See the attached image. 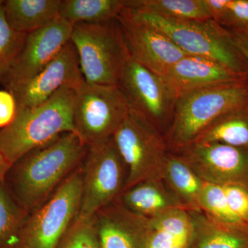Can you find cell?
Instances as JSON below:
<instances>
[{"label":"cell","instance_id":"1","mask_svg":"<svg viewBox=\"0 0 248 248\" xmlns=\"http://www.w3.org/2000/svg\"><path fill=\"white\" fill-rule=\"evenodd\" d=\"M87 151L88 146L73 132L32 150L10 169L11 193L31 213L79 167Z\"/></svg>","mask_w":248,"mask_h":248},{"label":"cell","instance_id":"2","mask_svg":"<svg viewBox=\"0 0 248 248\" xmlns=\"http://www.w3.org/2000/svg\"><path fill=\"white\" fill-rule=\"evenodd\" d=\"M76 91L71 86L62 88L43 104L18 110L14 122L0 130V153L11 166L62 134L76 133Z\"/></svg>","mask_w":248,"mask_h":248},{"label":"cell","instance_id":"3","mask_svg":"<svg viewBox=\"0 0 248 248\" xmlns=\"http://www.w3.org/2000/svg\"><path fill=\"white\" fill-rule=\"evenodd\" d=\"M120 15L155 27L187 55L212 59L238 74L248 76V62L234 46L228 31L213 19H169L125 6Z\"/></svg>","mask_w":248,"mask_h":248},{"label":"cell","instance_id":"4","mask_svg":"<svg viewBox=\"0 0 248 248\" xmlns=\"http://www.w3.org/2000/svg\"><path fill=\"white\" fill-rule=\"evenodd\" d=\"M248 105V78L186 93L176 101L169 143L182 149L193 143L220 116Z\"/></svg>","mask_w":248,"mask_h":248},{"label":"cell","instance_id":"5","mask_svg":"<svg viewBox=\"0 0 248 248\" xmlns=\"http://www.w3.org/2000/svg\"><path fill=\"white\" fill-rule=\"evenodd\" d=\"M71 41L86 82L118 86L130 55L117 18L99 24L73 25Z\"/></svg>","mask_w":248,"mask_h":248},{"label":"cell","instance_id":"6","mask_svg":"<svg viewBox=\"0 0 248 248\" xmlns=\"http://www.w3.org/2000/svg\"><path fill=\"white\" fill-rule=\"evenodd\" d=\"M82 189L80 165L46 202L29 213L19 232L17 248H58L79 215Z\"/></svg>","mask_w":248,"mask_h":248},{"label":"cell","instance_id":"7","mask_svg":"<svg viewBox=\"0 0 248 248\" xmlns=\"http://www.w3.org/2000/svg\"><path fill=\"white\" fill-rule=\"evenodd\" d=\"M112 138L127 169L124 191L147 181L163 180L169 156L166 141L144 116L130 108Z\"/></svg>","mask_w":248,"mask_h":248},{"label":"cell","instance_id":"8","mask_svg":"<svg viewBox=\"0 0 248 248\" xmlns=\"http://www.w3.org/2000/svg\"><path fill=\"white\" fill-rule=\"evenodd\" d=\"M118 86L84 81L77 89L74 107L76 133L87 146L113 136L130 110Z\"/></svg>","mask_w":248,"mask_h":248},{"label":"cell","instance_id":"9","mask_svg":"<svg viewBox=\"0 0 248 248\" xmlns=\"http://www.w3.org/2000/svg\"><path fill=\"white\" fill-rule=\"evenodd\" d=\"M83 164L82 196L78 217L91 218L122 195L126 168L112 137L88 146Z\"/></svg>","mask_w":248,"mask_h":248},{"label":"cell","instance_id":"10","mask_svg":"<svg viewBox=\"0 0 248 248\" xmlns=\"http://www.w3.org/2000/svg\"><path fill=\"white\" fill-rule=\"evenodd\" d=\"M119 87L130 107L156 128L170 125L176 99L164 78L129 57L122 72Z\"/></svg>","mask_w":248,"mask_h":248},{"label":"cell","instance_id":"11","mask_svg":"<svg viewBox=\"0 0 248 248\" xmlns=\"http://www.w3.org/2000/svg\"><path fill=\"white\" fill-rule=\"evenodd\" d=\"M73 26L60 17L38 30L27 34L14 66L1 81L10 92L37 76L71 41Z\"/></svg>","mask_w":248,"mask_h":248},{"label":"cell","instance_id":"12","mask_svg":"<svg viewBox=\"0 0 248 248\" xmlns=\"http://www.w3.org/2000/svg\"><path fill=\"white\" fill-rule=\"evenodd\" d=\"M180 151L181 156L204 182L248 186V148L193 142Z\"/></svg>","mask_w":248,"mask_h":248},{"label":"cell","instance_id":"13","mask_svg":"<svg viewBox=\"0 0 248 248\" xmlns=\"http://www.w3.org/2000/svg\"><path fill=\"white\" fill-rule=\"evenodd\" d=\"M84 81L78 53L70 41L37 76L11 93L17 110H22L43 104L64 86L78 89Z\"/></svg>","mask_w":248,"mask_h":248},{"label":"cell","instance_id":"14","mask_svg":"<svg viewBox=\"0 0 248 248\" xmlns=\"http://www.w3.org/2000/svg\"><path fill=\"white\" fill-rule=\"evenodd\" d=\"M129 55L161 76L187 54L157 29L120 15L117 17Z\"/></svg>","mask_w":248,"mask_h":248},{"label":"cell","instance_id":"15","mask_svg":"<svg viewBox=\"0 0 248 248\" xmlns=\"http://www.w3.org/2000/svg\"><path fill=\"white\" fill-rule=\"evenodd\" d=\"M115 202L94 216L102 248H146L149 218Z\"/></svg>","mask_w":248,"mask_h":248},{"label":"cell","instance_id":"16","mask_svg":"<svg viewBox=\"0 0 248 248\" xmlns=\"http://www.w3.org/2000/svg\"><path fill=\"white\" fill-rule=\"evenodd\" d=\"M176 99L195 90L246 79L215 60L187 55L163 76Z\"/></svg>","mask_w":248,"mask_h":248},{"label":"cell","instance_id":"17","mask_svg":"<svg viewBox=\"0 0 248 248\" xmlns=\"http://www.w3.org/2000/svg\"><path fill=\"white\" fill-rule=\"evenodd\" d=\"M195 234L192 212L174 209L149 218L146 248H190Z\"/></svg>","mask_w":248,"mask_h":248},{"label":"cell","instance_id":"18","mask_svg":"<svg viewBox=\"0 0 248 248\" xmlns=\"http://www.w3.org/2000/svg\"><path fill=\"white\" fill-rule=\"evenodd\" d=\"M120 197L124 206L148 218L174 209L185 208L163 180L140 183L124 190Z\"/></svg>","mask_w":248,"mask_h":248},{"label":"cell","instance_id":"19","mask_svg":"<svg viewBox=\"0 0 248 248\" xmlns=\"http://www.w3.org/2000/svg\"><path fill=\"white\" fill-rule=\"evenodd\" d=\"M62 0H6L5 17L14 31L29 34L46 27L59 17Z\"/></svg>","mask_w":248,"mask_h":248},{"label":"cell","instance_id":"20","mask_svg":"<svg viewBox=\"0 0 248 248\" xmlns=\"http://www.w3.org/2000/svg\"><path fill=\"white\" fill-rule=\"evenodd\" d=\"M163 181L184 208L201 212L200 197L205 182L182 156L169 155Z\"/></svg>","mask_w":248,"mask_h":248},{"label":"cell","instance_id":"21","mask_svg":"<svg viewBox=\"0 0 248 248\" xmlns=\"http://www.w3.org/2000/svg\"><path fill=\"white\" fill-rule=\"evenodd\" d=\"M194 142L248 148V105L220 116Z\"/></svg>","mask_w":248,"mask_h":248},{"label":"cell","instance_id":"22","mask_svg":"<svg viewBox=\"0 0 248 248\" xmlns=\"http://www.w3.org/2000/svg\"><path fill=\"white\" fill-rule=\"evenodd\" d=\"M125 0H62L59 17L71 25L99 24L117 19Z\"/></svg>","mask_w":248,"mask_h":248},{"label":"cell","instance_id":"23","mask_svg":"<svg viewBox=\"0 0 248 248\" xmlns=\"http://www.w3.org/2000/svg\"><path fill=\"white\" fill-rule=\"evenodd\" d=\"M125 7L169 19H212L205 0H125Z\"/></svg>","mask_w":248,"mask_h":248},{"label":"cell","instance_id":"24","mask_svg":"<svg viewBox=\"0 0 248 248\" xmlns=\"http://www.w3.org/2000/svg\"><path fill=\"white\" fill-rule=\"evenodd\" d=\"M201 213L192 212L195 248H248V234L219 224Z\"/></svg>","mask_w":248,"mask_h":248},{"label":"cell","instance_id":"25","mask_svg":"<svg viewBox=\"0 0 248 248\" xmlns=\"http://www.w3.org/2000/svg\"><path fill=\"white\" fill-rule=\"evenodd\" d=\"M4 180L0 182V248H17L19 232L29 213L16 200Z\"/></svg>","mask_w":248,"mask_h":248},{"label":"cell","instance_id":"26","mask_svg":"<svg viewBox=\"0 0 248 248\" xmlns=\"http://www.w3.org/2000/svg\"><path fill=\"white\" fill-rule=\"evenodd\" d=\"M201 212L214 221L248 234V228L230 208L223 186L205 183L200 201Z\"/></svg>","mask_w":248,"mask_h":248},{"label":"cell","instance_id":"27","mask_svg":"<svg viewBox=\"0 0 248 248\" xmlns=\"http://www.w3.org/2000/svg\"><path fill=\"white\" fill-rule=\"evenodd\" d=\"M0 4V83L14 66L25 42L27 34L14 31L6 21Z\"/></svg>","mask_w":248,"mask_h":248},{"label":"cell","instance_id":"28","mask_svg":"<svg viewBox=\"0 0 248 248\" xmlns=\"http://www.w3.org/2000/svg\"><path fill=\"white\" fill-rule=\"evenodd\" d=\"M213 20L226 29L248 27V0H205Z\"/></svg>","mask_w":248,"mask_h":248},{"label":"cell","instance_id":"29","mask_svg":"<svg viewBox=\"0 0 248 248\" xmlns=\"http://www.w3.org/2000/svg\"><path fill=\"white\" fill-rule=\"evenodd\" d=\"M58 248H102L94 217H78Z\"/></svg>","mask_w":248,"mask_h":248},{"label":"cell","instance_id":"30","mask_svg":"<svg viewBox=\"0 0 248 248\" xmlns=\"http://www.w3.org/2000/svg\"><path fill=\"white\" fill-rule=\"evenodd\" d=\"M222 186L230 208L248 228V186L230 184Z\"/></svg>","mask_w":248,"mask_h":248},{"label":"cell","instance_id":"31","mask_svg":"<svg viewBox=\"0 0 248 248\" xmlns=\"http://www.w3.org/2000/svg\"><path fill=\"white\" fill-rule=\"evenodd\" d=\"M17 113V104L12 93L0 91V130L14 122Z\"/></svg>","mask_w":248,"mask_h":248},{"label":"cell","instance_id":"32","mask_svg":"<svg viewBox=\"0 0 248 248\" xmlns=\"http://www.w3.org/2000/svg\"><path fill=\"white\" fill-rule=\"evenodd\" d=\"M226 30L229 32L234 46L248 63V27Z\"/></svg>","mask_w":248,"mask_h":248},{"label":"cell","instance_id":"33","mask_svg":"<svg viewBox=\"0 0 248 248\" xmlns=\"http://www.w3.org/2000/svg\"><path fill=\"white\" fill-rule=\"evenodd\" d=\"M11 166H12L8 162L7 160L0 153V182L4 180Z\"/></svg>","mask_w":248,"mask_h":248},{"label":"cell","instance_id":"34","mask_svg":"<svg viewBox=\"0 0 248 248\" xmlns=\"http://www.w3.org/2000/svg\"><path fill=\"white\" fill-rule=\"evenodd\" d=\"M3 1H1V0H0V4H2Z\"/></svg>","mask_w":248,"mask_h":248}]
</instances>
